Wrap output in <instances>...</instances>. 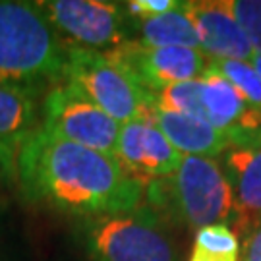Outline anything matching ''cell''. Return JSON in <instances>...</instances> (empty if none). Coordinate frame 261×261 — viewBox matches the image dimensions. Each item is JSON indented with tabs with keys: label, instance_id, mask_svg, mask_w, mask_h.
I'll return each mask as SVG.
<instances>
[{
	"label": "cell",
	"instance_id": "obj_7",
	"mask_svg": "<svg viewBox=\"0 0 261 261\" xmlns=\"http://www.w3.org/2000/svg\"><path fill=\"white\" fill-rule=\"evenodd\" d=\"M55 29L68 45L97 53H111L130 41L126 8L99 0H48L41 2Z\"/></svg>",
	"mask_w": 261,
	"mask_h": 261
},
{
	"label": "cell",
	"instance_id": "obj_13",
	"mask_svg": "<svg viewBox=\"0 0 261 261\" xmlns=\"http://www.w3.org/2000/svg\"><path fill=\"white\" fill-rule=\"evenodd\" d=\"M35 130V89L0 84V153L10 168L16 167L18 151Z\"/></svg>",
	"mask_w": 261,
	"mask_h": 261
},
{
	"label": "cell",
	"instance_id": "obj_16",
	"mask_svg": "<svg viewBox=\"0 0 261 261\" xmlns=\"http://www.w3.org/2000/svg\"><path fill=\"white\" fill-rule=\"evenodd\" d=\"M153 101L159 111L188 114L203 120V105H201V77L194 82L170 85L167 89L153 95Z\"/></svg>",
	"mask_w": 261,
	"mask_h": 261
},
{
	"label": "cell",
	"instance_id": "obj_20",
	"mask_svg": "<svg viewBox=\"0 0 261 261\" xmlns=\"http://www.w3.org/2000/svg\"><path fill=\"white\" fill-rule=\"evenodd\" d=\"M124 6H126V14L132 19H147L178 8L180 2L178 0H132Z\"/></svg>",
	"mask_w": 261,
	"mask_h": 261
},
{
	"label": "cell",
	"instance_id": "obj_17",
	"mask_svg": "<svg viewBox=\"0 0 261 261\" xmlns=\"http://www.w3.org/2000/svg\"><path fill=\"white\" fill-rule=\"evenodd\" d=\"M209 70L226 77L246 97V101L261 112V77L250 62L240 60H209Z\"/></svg>",
	"mask_w": 261,
	"mask_h": 261
},
{
	"label": "cell",
	"instance_id": "obj_1",
	"mask_svg": "<svg viewBox=\"0 0 261 261\" xmlns=\"http://www.w3.org/2000/svg\"><path fill=\"white\" fill-rule=\"evenodd\" d=\"M16 168L29 197L77 217L130 213L143 201V186L114 155L55 138L41 126L18 151Z\"/></svg>",
	"mask_w": 261,
	"mask_h": 261
},
{
	"label": "cell",
	"instance_id": "obj_19",
	"mask_svg": "<svg viewBox=\"0 0 261 261\" xmlns=\"http://www.w3.org/2000/svg\"><path fill=\"white\" fill-rule=\"evenodd\" d=\"M226 8L248 37L255 55H261V0H224Z\"/></svg>",
	"mask_w": 261,
	"mask_h": 261
},
{
	"label": "cell",
	"instance_id": "obj_2",
	"mask_svg": "<svg viewBox=\"0 0 261 261\" xmlns=\"http://www.w3.org/2000/svg\"><path fill=\"white\" fill-rule=\"evenodd\" d=\"M68 43L41 2L0 0V84L33 87L64 80Z\"/></svg>",
	"mask_w": 261,
	"mask_h": 261
},
{
	"label": "cell",
	"instance_id": "obj_10",
	"mask_svg": "<svg viewBox=\"0 0 261 261\" xmlns=\"http://www.w3.org/2000/svg\"><path fill=\"white\" fill-rule=\"evenodd\" d=\"M114 157L124 172L143 188L170 176L182 161V155L168 143L153 120L122 124Z\"/></svg>",
	"mask_w": 261,
	"mask_h": 261
},
{
	"label": "cell",
	"instance_id": "obj_21",
	"mask_svg": "<svg viewBox=\"0 0 261 261\" xmlns=\"http://www.w3.org/2000/svg\"><path fill=\"white\" fill-rule=\"evenodd\" d=\"M190 261H238L234 257H219V255H211V253H205L201 250L194 248L192 250V255H190Z\"/></svg>",
	"mask_w": 261,
	"mask_h": 261
},
{
	"label": "cell",
	"instance_id": "obj_8",
	"mask_svg": "<svg viewBox=\"0 0 261 261\" xmlns=\"http://www.w3.org/2000/svg\"><path fill=\"white\" fill-rule=\"evenodd\" d=\"M109 55L120 62L130 75L149 93H159L170 85L199 80L209 68V56L199 48L143 47L134 39Z\"/></svg>",
	"mask_w": 261,
	"mask_h": 261
},
{
	"label": "cell",
	"instance_id": "obj_4",
	"mask_svg": "<svg viewBox=\"0 0 261 261\" xmlns=\"http://www.w3.org/2000/svg\"><path fill=\"white\" fill-rule=\"evenodd\" d=\"M64 80L75 85L118 124L153 120V93L141 87L109 53L68 45Z\"/></svg>",
	"mask_w": 261,
	"mask_h": 261
},
{
	"label": "cell",
	"instance_id": "obj_6",
	"mask_svg": "<svg viewBox=\"0 0 261 261\" xmlns=\"http://www.w3.org/2000/svg\"><path fill=\"white\" fill-rule=\"evenodd\" d=\"M120 126L70 82H58L43 101L41 128L64 141L114 155Z\"/></svg>",
	"mask_w": 261,
	"mask_h": 261
},
{
	"label": "cell",
	"instance_id": "obj_18",
	"mask_svg": "<svg viewBox=\"0 0 261 261\" xmlns=\"http://www.w3.org/2000/svg\"><path fill=\"white\" fill-rule=\"evenodd\" d=\"M197 250L219 257H240V244L238 236L228 224H211L196 234V246Z\"/></svg>",
	"mask_w": 261,
	"mask_h": 261
},
{
	"label": "cell",
	"instance_id": "obj_12",
	"mask_svg": "<svg viewBox=\"0 0 261 261\" xmlns=\"http://www.w3.org/2000/svg\"><path fill=\"white\" fill-rule=\"evenodd\" d=\"M226 178L232 192L236 236L261 226V145H242L226 151Z\"/></svg>",
	"mask_w": 261,
	"mask_h": 261
},
{
	"label": "cell",
	"instance_id": "obj_5",
	"mask_svg": "<svg viewBox=\"0 0 261 261\" xmlns=\"http://www.w3.org/2000/svg\"><path fill=\"white\" fill-rule=\"evenodd\" d=\"M95 261H180L176 246L149 207L99 219L89 236Z\"/></svg>",
	"mask_w": 261,
	"mask_h": 261
},
{
	"label": "cell",
	"instance_id": "obj_14",
	"mask_svg": "<svg viewBox=\"0 0 261 261\" xmlns=\"http://www.w3.org/2000/svg\"><path fill=\"white\" fill-rule=\"evenodd\" d=\"M153 122L180 155L215 159L232 147L224 134L196 116L157 109L153 114Z\"/></svg>",
	"mask_w": 261,
	"mask_h": 261
},
{
	"label": "cell",
	"instance_id": "obj_3",
	"mask_svg": "<svg viewBox=\"0 0 261 261\" xmlns=\"http://www.w3.org/2000/svg\"><path fill=\"white\" fill-rule=\"evenodd\" d=\"M149 209L188 228L226 224L232 217L228 178L215 159L182 155L178 168L143 188Z\"/></svg>",
	"mask_w": 261,
	"mask_h": 261
},
{
	"label": "cell",
	"instance_id": "obj_23",
	"mask_svg": "<svg viewBox=\"0 0 261 261\" xmlns=\"http://www.w3.org/2000/svg\"><path fill=\"white\" fill-rule=\"evenodd\" d=\"M2 170H12V168L8 167V163L4 161V157H2V153H0V172H2Z\"/></svg>",
	"mask_w": 261,
	"mask_h": 261
},
{
	"label": "cell",
	"instance_id": "obj_15",
	"mask_svg": "<svg viewBox=\"0 0 261 261\" xmlns=\"http://www.w3.org/2000/svg\"><path fill=\"white\" fill-rule=\"evenodd\" d=\"M132 31H138V39L134 41L143 47L199 48V39L186 12V2H180L178 8L155 18L132 19Z\"/></svg>",
	"mask_w": 261,
	"mask_h": 261
},
{
	"label": "cell",
	"instance_id": "obj_11",
	"mask_svg": "<svg viewBox=\"0 0 261 261\" xmlns=\"http://www.w3.org/2000/svg\"><path fill=\"white\" fill-rule=\"evenodd\" d=\"M186 12L199 39V50L211 60L252 62L255 50L236 23L224 0L186 2Z\"/></svg>",
	"mask_w": 261,
	"mask_h": 261
},
{
	"label": "cell",
	"instance_id": "obj_22",
	"mask_svg": "<svg viewBox=\"0 0 261 261\" xmlns=\"http://www.w3.org/2000/svg\"><path fill=\"white\" fill-rule=\"evenodd\" d=\"M250 64L253 66V70H255V72L259 74V77H261V55H255V56H253Z\"/></svg>",
	"mask_w": 261,
	"mask_h": 261
},
{
	"label": "cell",
	"instance_id": "obj_9",
	"mask_svg": "<svg viewBox=\"0 0 261 261\" xmlns=\"http://www.w3.org/2000/svg\"><path fill=\"white\" fill-rule=\"evenodd\" d=\"M203 120L224 134L232 147L261 145V112L226 77L207 68L201 75Z\"/></svg>",
	"mask_w": 261,
	"mask_h": 261
}]
</instances>
